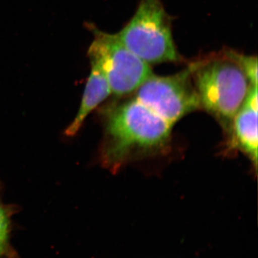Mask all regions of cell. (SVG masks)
<instances>
[{"instance_id":"cell-1","label":"cell","mask_w":258,"mask_h":258,"mask_svg":"<svg viewBox=\"0 0 258 258\" xmlns=\"http://www.w3.org/2000/svg\"><path fill=\"white\" fill-rule=\"evenodd\" d=\"M173 126L135 98L120 103L107 115L103 164L115 170L137 154L161 149Z\"/></svg>"},{"instance_id":"cell-2","label":"cell","mask_w":258,"mask_h":258,"mask_svg":"<svg viewBox=\"0 0 258 258\" xmlns=\"http://www.w3.org/2000/svg\"><path fill=\"white\" fill-rule=\"evenodd\" d=\"M200 106L230 130L250 83L240 64L224 50L189 64Z\"/></svg>"},{"instance_id":"cell-3","label":"cell","mask_w":258,"mask_h":258,"mask_svg":"<svg viewBox=\"0 0 258 258\" xmlns=\"http://www.w3.org/2000/svg\"><path fill=\"white\" fill-rule=\"evenodd\" d=\"M117 36L147 64L181 59L173 40L170 17L161 0H141L133 18Z\"/></svg>"},{"instance_id":"cell-4","label":"cell","mask_w":258,"mask_h":258,"mask_svg":"<svg viewBox=\"0 0 258 258\" xmlns=\"http://www.w3.org/2000/svg\"><path fill=\"white\" fill-rule=\"evenodd\" d=\"M94 40L88 56L101 64L111 93L123 96L134 92L152 75L150 64L135 55L120 41L117 34L93 28Z\"/></svg>"},{"instance_id":"cell-5","label":"cell","mask_w":258,"mask_h":258,"mask_svg":"<svg viewBox=\"0 0 258 258\" xmlns=\"http://www.w3.org/2000/svg\"><path fill=\"white\" fill-rule=\"evenodd\" d=\"M135 98L172 125L201 107L189 66L172 76L152 74L136 91Z\"/></svg>"},{"instance_id":"cell-6","label":"cell","mask_w":258,"mask_h":258,"mask_svg":"<svg viewBox=\"0 0 258 258\" xmlns=\"http://www.w3.org/2000/svg\"><path fill=\"white\" fill-rule=\"evenodd\" d=\"M257 86L250 85L230 129L231 144L245 154L255 168L257 165Z\"/></svg>"},{"instance_id":"cell-7","label":"cell","mask_w":258,"mask_h":258,"mask_svg":"<svg viewBox=\"0 0 258 258\" xmlns=\"http://www.w3.org/2000/svg\"><path fill=\"white\" fill-rule=\"evenodd\" d=\"M91 69L83 93L81 106L74 120L66 128L68 137H74L82 127L88 115L111 94L106 75L101 64L95 59L89 57Z\"/></svg>"},{"instance_id":"cell-8","label":"cell","mask_w":258,"mask_h":258,"mask_svg":"<svg viewBox=\"0 0 258 258\" xmlns=\"http://www.w3.org/2000/svg\"><path fill=\"white\" fill-rule=\"evenodd\" d=\"M231 55L240 64L249 83L257 86V58L256 56L244 55L239 52L230 50Z\"/></svg>"},{"instance_id":"cell-9","label":"cell","mask_w":258,"mask_h":258,"mask_svg":"<svg viewBox=\"0 0 258 258\" xmlns=\"http://www.w3.org/2000/svg\"><path fill=\"white\" fill-rule=\"evenodd\" d=\"M0 258H18L11 243V230H0Z\"/></svg>"},{"instance_id":"cell-10","label":"cell","mask_w":258,"mask_h":258,"mask_svg":"<svg viewBox=\"0 0 258 258\" xmlns=\"http://www.w3.org/2000/svg\"><path fill=\"white\" fill-rule=\"evenodd\" d=\"M12 212L0 202V230H11Z\"/></svg>"}]
</instances>
